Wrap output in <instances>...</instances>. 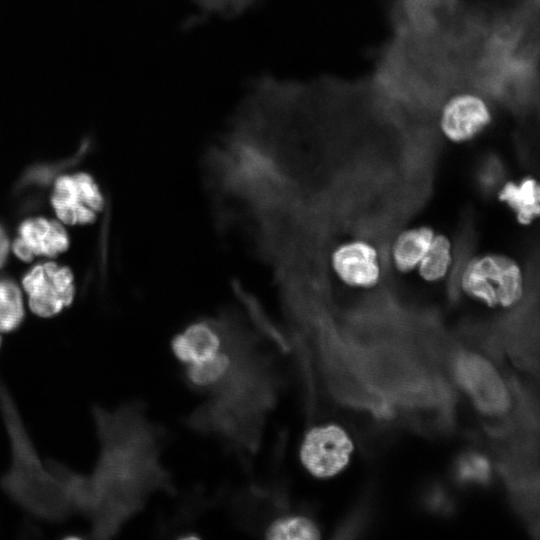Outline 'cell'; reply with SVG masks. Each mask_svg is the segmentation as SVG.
I'll return each mask as SVG.
<instances>
[{"label": "cell", "mask_w": 540, "mask_h": 540, "mask_svg": "<svg viewBox=\"0 0 540 540\" xmlns=\"http://www.w3.org/2000/svg\"><path fill=\"white\" fill-rule=\"evenodd\" d=\"M262 532L270 540H314L321 537L316 519L292 506L270 519L263 526Z\"/></svg>", "instance_id": "cell-14"}, {"label": "cell", "mask_w": 540, "mask_h": 540, "mask_svg": "<svg viewBox=\"0 0 540 540\" xmlns=\"http://www.w3.org/2000/svg\"><path fill=\"white\" fill-rule=\"evenodd\" d=\"M461 292L470 300L488 308L512 309L523 300L525 273L513 256L489 251L471 257L459 280Z\"/></svg>", "instance_id": "cell-5"}, {"label": "cell", "mask_w": 540, "mask_h": 540, "mask_svg": "<svg viewBox=\"0 0 540 540\" xmlns=\"http://www.w3.org/2000/svg\"><path fill=\"white\" fill-rule=\"evenodd\" d=\"M436 230L420 224L400 231L391 243L389 258L396 272L403 275L414 273L428 250Z\"/></svg>", "instance_id": "cell-13"}, {"label": "cell", "mask_w": 540, "mask_h": 540, "mask_svg": "<svg viewBox=\"0 0 540 540\" xmlns=\"http://www.w3.org/2000/svg\"><path fill=\"white\" fill-rule=\"evenodd\" d=\"M454 263V244L445 233H435L431 244L414 273L426 284L436 285L446 280Z\"/></svg>", "instance_id": "cell-16"}, {"label": "cell", "mask_w": 540, "mask_h": 540, "mask_svg": "<svg viewBox=\"0 0 540 540\" xmlns=\"http://www.w3.org/2000/svg\"><path fill=\"white\" fill-rule=\"evenodd\" d=\"M17 239L32 258L55 257L66 251L69 246L68 234L64 227L58 221L43 217L23 221Z\"/></svg>", "instance_id": "cell-12"}, {"label": "cell", "mask_w": 540, "mask_h": 540, "mask_svg": "<svg viewBox=\"0 0 540 540\" xmlns=\"http://www.w3.org/2000/svg\"><path fill=\"white\" fill-rule=\"evenodd\" d=\"M23 318L24 306L20 288L8 278H0V331L15 330Z\"/></svg>", "instance_id": "cell-17"}, {"label": "cell", "mask_w": 540, "mask_h": 540, "mask_svg": "<svg viewBox=\"0 0 540 540\" xmlns=\"http://www.w3.org/2000/svg\"><path fill=\"white\" fill-rule=\"evenodd\" d=\"M493 361L484 352L454 348L446 363L452 380L467 395L475 410L493 420L487 425L489 433L510 424L515 409L512 376L503 377Z\"/></svg>", "instance_id": "cell-4"}, {"label": "cell", "mask_w": 540, "mask_h": 540, "mask_svg": "<svg viewBox=\"0 0 540 540\" xmlns=\"http://www.w3.org/2000/svg\"><path fill=\"white\" fill-rule=\"evenodd\" d=\"M31 311L41 317L58 314L74 299L75 286L69 268L44 262L27 272L22 281Z\"/></svg>", "instance_id": "cell-7"}, {"label": "cell", "mask_w": 540, "mask_h": 540, "mask_svg": "<svg viewBox=\"0 0 540 540\" xmlns=\"http://www.w3.org/2000/svg\"><path fill=\"white\" fill-rule=\"evenodd\" d=\"M451 476L462 488L488 487L494 477L492 460L483 451L463 450L452 461Z\"/></svg>", "instance_id": "cell-15"}, {"label": "cell", "mask_w": 540, "mask_h": 540, "mask_svg": "<svg viewBox=\"0 0 540 540\" xmlns=\"http://www.w3.org/2000/svg\"><path fill=\"white\" fill-rule=\"evenodd\" d=\"M281 387L274 356L259 349L253 337L233 329L198 366L195 391L204 400L187 424L238 453L252 455L261 444Z\"/></svg>", "instance_id": "cell-2"}, {"label": "cell", "mask_w": 540, "mask_h": 540, "mask_svg": "<svg viewBox=\"0 0 540 540\" xmlns=\"http://www.w3.org/2000/svg\"><path fill=\"white\" fill-rule=\"evenodd\" d=\"M492 118L485 100L474 94H461L444 103L439 128L447 140L462 144L481 135L491 125Z\"/></svg>", "instance_id": "cell-10"}, {"label": "cell", "mask_w": 540, "mask_h": 540, "mask_svg": "<svg viewBox=\"0 0 540 540\" xmlns=\"http://www.w3.org/2000/svg\"><path fill=\"white\" fill-rule=\"evenodd\" d=\"M331 268L345 286L356 290H370L382 279V258L376 245L355 238L337 245L331 253Z\"/></svg>", "instance_id": "cell-8"}, {"label": "cell", "mask_w": 540, "mask_h": 540, "mask_svg": "<svg viewBox=\"0 0 540 540\" xmlns=\"http://www.w3.org/2000/svg\"><path fill=\"white\" fill-rule=\"evenodd\" d=\"M419 501L423 509L437 516H450L455 510L452 494L438 481L429 482L421 489Z\"/></svg>", "instance_id": "cell-18"}, {"label": "cell", "mask_w": 540, "mask_h": 540, "mask_svg": "<svg viewBox=\"0 0 540 540\" xmlns=\"http://www.w3.org/2000/svg\"><path fill=\"white\" fill-rule=\"evenodd\" d=\"M10 248V242L5 229L0 225V268L6 262Z\"/></svg>", "instance_id": "cell-19"}, {"label": "cell", "mask_w": 540, "mask_h": 540, "mask_svg": "<svg viewBox=\"0 0 540 540\" xmlns=\"http://www.w3.org/2000/svg\"><path fill=\"white\" fill-rule=\"evenodd\" d=\"M51 203L58 219L69 225L93 222L104 207L98 185L89 174L82 172L59 177Z\"/></svg>", "instance_id": "cell-9"}, {"label": "cell", "mask_w": 540, "mask_h": 540, "mask_svg": "<svg viewBox=\"0 0 540 540\" xmlns=\"http://www.w3.org/2000/svg\"><path fill=\"white\" fill-rule=\"evenodd\" d=\"M100 440L97 464L82 475L54 460L46 463L57 476L73 512L90 521L94 538L113 537L157 492L173 493L175 484L161 460L163 431L141 403L109 411L95 406Z\"/></svg>", "instance_id": "cell-1"}, {"label": "cell", "mask_w": 540, "mask_h": 540, "mask_svg": "<svg viewBox=\"0 0 540 540\" xmlns=\"http://www.w3.org/2000/svg\"><path fill=\"white\" fill-rule=\"evenodd\" d=\"M0 410L11 447V465L0 486L30 515L45 521H63L72 511L61 483L39 458L14 400L1 381Z\"/></svg>", "instance_id": "cell-3"}, {"label": "cell", "mask_w": 540, "mask_h": 540, "mask_svg": "<svg viewBox=\"0 0 540 540\" xmlns=\"http://www.w3.org/2000/svg\"><path fill=\"white\" fill-rule=\"evenodd\" d=\"M0 345H1V338H0Z\"/></svg>", "instance_id": "cell-20"}, {"label": "cell", "mask_w": 540, "mask_h": 540, "mask_svg": "<svg viewBox=\"0 0 540 540\" xmlns=\"http://www.w3.org/2000/svg\"><path fill=\"white\" fill-rule=\"evenodd\" d=\"M498 201L523 227L531 226L540 215V186L537 178L527 174L504 180L496 190Z\"/></svg>", "instance_id": "cell-11"}, {"label": "cell", "mask_w": 540, "mask_h": 540, "mask_svg": "<svg viewBox=\"0 0 540 540\" xmlns=\"http://www.w3.org/2000/svg\"><path fill=\"white\" fill-rule=\"evenodd\" d=\"M353 450V442L341 426L319 424L305 432L299 458L310 475L326 479L336 476L348 465Z\"/></svg>", "instance_id": "cell-6"}]
</instances>
